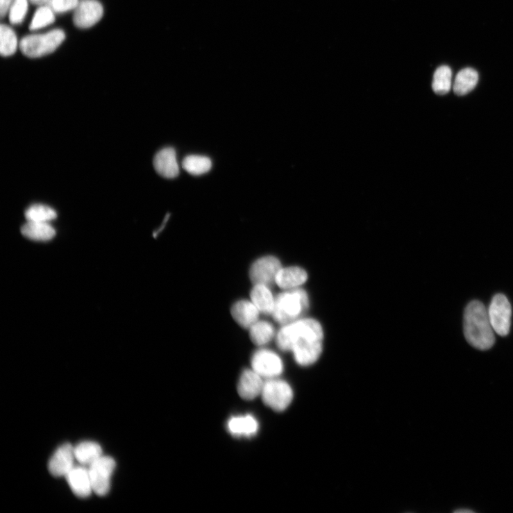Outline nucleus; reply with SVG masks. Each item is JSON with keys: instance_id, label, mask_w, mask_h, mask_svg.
Wrapping results in <instances>:
<instances>
[{"instance_id": "obj_1", "label": "nucleus", "mask_w": 513, "mask_h": 513, "mask_svg": "<svg viewBox=\"0 0 513 513\" xmlns=\"http://www.w3.org/2000/svg\"><path fill=\"white\" fill-rule=\"evenodd\" d=\"M292 344L291 352L296 364L309 367L320 358L323 351V330L320 322L312 318L296 319L287 327Z\"/></svg>"}, {"instance_id": "obj_2", "label": "nucleus", "mask_w": 513, "mask_h": 513, "mask_svg": "<svg viewBox=\"0 0 513 513\" xmlns=\"http://www.w3.org/2000/svg\"><path fill=\"white\" fill-rule=\"evenodd\" d=\"M494 330L488 310L479 301H472L464 313V333L468 342L473 347L489 350L495 344Z\"/></svg>"}, {"instance_id": "obj_3", "label": "nucleus", "mask_w": 513, "mask_h": 513, "mask_svg": "<svg viewBox=\"0 0 513 513\" xmlns=\"http://www.w3.org/2000/svg\"><path fill=\"white\" fill-rule=\"evenodd\" d=\"M309 305V296L306 291L302 289L288 290L277 296L272 314L278 323L286 325L305 313Z\"/></svg>"}, {"instance_id": "obj_4", "label": "nucleus", "mask_w": 513, "mask_h": 513, "mask_svg": "<svg viewBox=\"0 0 513 513\" xmlns=\"http://www.w3.org/2000/svg\"><path fill=\"white\" fill-rule=\"evenodd\" d=\"M65 40L62 30H53L45 34L26 36L22 39L19 47L26 57L37 58L55 51Z\"/></svg>"}, {"instance_id": "obj_5", "label": "nucleus", "mask_w": 513, "mask_h": 513, "mask_svg": "<svg viewBox=\"0 0 513 513\" xmlns=\"http://www.w3.org/2000/svg\"><path fill=\"white\" fill-rule=\"evenodd\" d=\"M261 396L267 407L281 412L290 406L294 392L289 384L278 378H274L266 380Z\"/></svg>"}, {"instance_id": "obj_6", "label": "nucleus", "mask_w": 513, "mask_h": 513, "mask_svg": "<svg viewBox=\"0 0 513 513\" xmlns=\"http://www.w3.org/2000/svg\"><path fill=\"white\" fill-rule=\"evenodd\" d=\"M115 468V459L104 455L89 466L94 493L99 496H104L110 492L111 478Z\"/></svg>"}, {"instance_id": "obj_7", "label": "nucleus", "mask_w": 513, "mask_h": 513, "mask_svg": "<svg viewBox=\"0 0 513 513\" xmlns=\"http://www.w3.org/2000/svg\"><path fill=\"white\" fill-rule=\"evenodd\" d=\"M488 312L494 332L507 336L510 330L512 308L506 296L503 294L495 295Z\"/></svg>"}, {"instance_id": "obj_8", "label": "nucleus", "mask_w": 513, "mask_h": 513, "mask_svg": "<svg viewBox=\"0 0 513 513\" xmlns=\"http://www.w3.org/2000/svg\"><path fill=\"white\" fill-rule=\"evenodd\" d=\"M252 369L265 380L278 378L284 370L280 357L271 350L260 349L253 355Z\"/></svg>"}, {"instance_id": "obj_9", "label": "nucleus", "mask_w": 513, "mask_h": 513, "mask_svg": "<svg viewBox=\"0 0 513 513\" xmlns=\"http://www.w3.org/2000/svg\"><path fill=\"white\" fill-rule=\"evenodd\" d=\"M282 268L280 260L274 256H265L258 259L251 266L250 276L255 285L267 286L276 283L278 274Z\"/></svg>"}, {"instance_id": "obj_10", "label": "nucleus", "mask_w": 513, "mask_h": 513, "mask_svg": "<svg viewBox=\"0 0 513 513\" xmlns=\"http://www.w3.org/2000/svg\"><path fill=\"white\" fill-rule=\"evenodd\" d=\"M103 14V7L97 0H79L73 21L77 28L87 29L99 22Z\"/></svg>"}, {"instance_id": "obj_11", "label": "nucleus", "mask_w": 513, "mask_h": 513, "mask_svg": "<svg viewBox=\"0 0 513 513\" xmlns=\"http://www.w3.org/2000/svg\"><path fill=\"white\" fill-rule=\"evenodd\" d=\"M74 447L66 443L60 446L51 456L49 462V471L53 476H66L75 466Z\"/></svg>"}, {"instance_id": "obj_12", "label": "nucleus", "mask_w": 513, "mask_h": 513, "mask_svg": "<svg viewBox=\"0 0 513 513\" xmlns=\"http://www.w3.org/2000/svg\"><path fill=\"white\" fill-rule=\"evenodd\" d=\"M65 477L76 496L86 498L93 492L89 469L85 466H75Z\"/></svg>"}, {"instance_id": "obj_13", "label": "nucleus", "mask_w": 513, "mask_h": 513, "mask_svg": "<svg viewBox=\"0 0 513 513\" xmlns=\"http://www.w3.org/2000/svg\"><path fill=\"white\" fill-rule=\"evenodd\" d=\"M264 382L263 378L252 369L242 373L237 384V392L245 400H253L261 395Z\"/></svg>"}, {"instance_id": "obj_14", "label": "nucleus", "mask_w": 513, "mask_h": 513, "mask_svg": "<svg viewBox=\"0 0 513 513\" xmlns=\"http://www.w3.org/2000/svg\"><path fill=\"white\" fill-rule=\"evenodd\" d=\"M156 172L167 178H174L178 176L179 167L176 153L173 148H165L158 151L153 159Z\"/></svg>"}, {"instance_id": "obj_15", "label": "nucleus", "mask_w": 513, "mask_h": 513, "mask_svg": "<svg viewBox=\"0 0 513 513\" xmlns=\"http://www.w3.org/2000/svg\"><path fill=\"white\" fill-rule=\"evenodd\" d=\"M308 280L305 269L298 266L281 268L276 279L279 287L285 290L298 289Z\"/></svg>"}, {"instance_id": "obj_16", "label": "nucleus", "mask_w": 513, "mask_h": 513, "mask_svg": "<svg viewBox=\"0 0 513 513\" xmlns=\"http://www.w3.org/2000/svg\"><path fill=\"white\" fill-rule=\"evenodd\" d=\"M229 433L236 437H251L259 428L258 420L251 414L231 417L228 421Z\"/></svg>"}, {"instance_id": "obj_17", "label": "nucleus", "mask_w": 513, "mask_h": 513, "mask_svg": "<svg viewBox=\"0 0 513 513\" xmlns=\"http://www.w3.org/2000/svg\"><path fill=\"white\" fill-rule=\"evenodd\" d=\"M260 312L255 304L248 301H239L231 309L234 319L244 328H251L258 321Z\"/></svg>"}, {"instance_id": "obj_18", "label": "nucleus", "mask_w": 513, "mask_h": 513, "mask_svg": "<svg viewBox=\"0 0 513 513\" xmlns=\"http://www.w3.org/2000/svg\"><path fill=\"white\" fill-rule=\"evenodd\" d=\"M251 301L260 312L266 314H273L276 299L271 289L264 285H255L251 292Z\"/></svg>"}, {"instance_id": "obj_19", "label": "nucleus", "mask_w": 513, "mask_h": 513, "mask_svg": "<svg viewBox=\"0 0 513 513\" xmlns=\"http://www.w3.org/2000/svg\"><path fill=\"white\" fill-rule=\"evenodd\" d=\"M76 460L83 466H90L102 455L101 446L94 441H84L74 447Z\"/></svg>"}, {"instance_id": "obj_20", "label": "nucleus", "mask_w": 513, "mask_h": 513, "mask_svg": "<svg viewBox=\"0 0 513 513\" xmlns=\"http://www.w3.org/2000/svg\"><path fill=\"white\" fill-rule=\"evenodd\" d=\"M23 236L35 241H49L56 235V231L49 223L28 221L21 228Z\"/></svg>"}, {"instance_id": "obj_21", "label": "nucleus", "mask_w": 513, "mask_h": 513, "mask_svg": "<svg viewBox=\"0 0 513 513\" xmlns=\"http://www.w3.org/2000/svg\"><path fill=\"white\" fill-rule=\"evenodd\" d=\"M478 83V74L472 68L459 72L455 77L453 91L457 96H464L471 92Z\"/></svg>"}, {"instance_id": "obj_22", "label": "nucleus", "mask_w": 513, "mask_h": 513, "mask_svg": "<svg viewBox=\"0 0 513 513\" xmlns=\"http://www.w3.org/2000/svg\"><path fill=\"white\" fill-rule=\"evenodd\" d=\"M252 342L258 346H263L271 342L275 337V328L267 321H258L250 328Z\"/></svg>"}, {"instance_id": "obj_23", "label": "nucleus", "mask_w": 513, "mask_h": 513, "mask_svg": "<svg viewBox=\"0 0 513 513\" xmlns=\"http://www.w3.org/2000/svg\"><path fill=\"white\" fill-rule=\"evenodd\" d=\"M183 169L194 176L208 173L212 168V161L206 156L191 155L186 156L183 161Z\"/></svg>"}, {"instance_id": "obj_24", "label": "nucleus", "mask_w": 513, "mask_h": 513, "mask_svg": "<svg viewBox=\"0 0 513 513\" xmlns=\"http://www.w3.org/2000/svg\"><path fill=\"white\" fill-rule=\"evenodd\" d=\"M57 217L58 214L55 210L42 204L33 205L25 212V218L28 221L49 223Z\"/></svg>"}, {"instance_id": "obj_25", "label": "nucleus", "mask_w": 513, "mask_h": 513, "mask_svg": "<svg viewBox=\"0 0 513 513\" xmlns=\"http://www.w3.org/2000/svg\"><path fill=\"white\" fill-rule=\"evenodd\" d=\"M452 86V71L448 66L439 67L435 73L432 88L439 95L448 94Z\"/></svg>"}, {"instance_id": "obj_26", "label": "nucleus", "mask_w": 513, "mask_h": 513, "mask_svg": "<svg viewBox=\"0 0 513 513\" xmlns=\"http://www.w3.org/2000/svg\"><path fill=\"white\" fill-rule=\"evenodd\" d=\"M0 52L3 57H9L15 53L17 49L16 34L9 26L1 25L0 28Z\"/></svg>"}, {"instance_id": "obj_27", "label": "nucleus", "mask_w": 513, "mask_h": 513, "mask_svg": "<svg viewBox=\"0 0 513 513\" xmlns=\"http://www.w3.org/2000/svg\"><path fill=\"white\" fill-rule=\"evenodd\" d=\"M55 20V12L47 6H41L33 17L30 29L31 31L42 29L52 24Z\"/></svg>"}, {"instance_id": "obj_28", "label": "nucleus", "mask_w": 513, "mask_h": 513, "mask_svg": "<svg viewBox=\"0 0 513 513\" xmlns=\"http://www.w3.org/2000/svg\"><path fill=\"white\" fill-rule=\"evenodd\" d=\"M29 0H15L9 11L10 22L13 24L22 22L28 10Z\"/></svg>"}, {"instance_id": "obj_29", "label": "nucleus", "mask_w": 513, "mask_h": 513, "mask_svg": "<svg viewBox=\"0 0 513 513\" xmlns=\"http://www.w3.org/2000/svg\"><path fill=\"white\" fill-rule=\"evenodd\" d=\"M79 0H49L47 6L53 12L64 13L74 10Z\"/></svg>"}, {"instance_id": "obj_30", "label": "nucleus", "mask_w": 513, "mask_h": 513, "mask_svg": "<svg viewBox=\"0 0 513 513\" xmlns=\"http://www.w3.org/2000/svg\"><path fill=\"white\" fill-rule=\"evenodd\" d=\"M15 0H0V15L3 19L8 13Z\"/></svg>"}, {"instance_id": "obj_31", "label": "nucleus", "mask_w": 513, "mask_h": 513, "mask_svg": "<svg viewBox=\"0 0 513 513\" xmlns=\"http://www.w3.org/2000/svg\"><path fill=\"white\" fill-rule=\"evenodd\" d=\"M49 0H29V2L35 6H47Z\"/></svg>"}, {"instance_id": "obj_32", "label": "nucleus", "mask_w": 513, "mask_h": 513, "mask_svg": "<svg viewBox=\"0 0 513 513\" xmlns=\"http://www.w3.org/2000/svg\"><path fill=\"white\" fill-rule=\"evenodd\" d=\"M473 512V510H469V509H459V510L454 511V512H458V513H469V512Z\"/></svg>"}]
</instances>
